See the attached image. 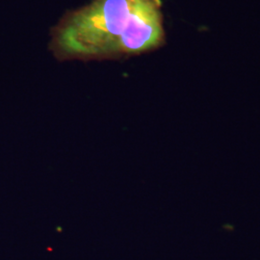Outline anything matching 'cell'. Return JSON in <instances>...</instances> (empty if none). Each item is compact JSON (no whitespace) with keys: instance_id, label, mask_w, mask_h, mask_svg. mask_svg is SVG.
<instances>
[{"instance_id":"cell-1","label":"cell","mask_w":260,"mask_h":260,"mask_svg":"<svg viewBox=\"0 0 260 260\" xmlns=\"http://www.w3.org/2000/svg\"><path fill=\"white\" fill-rule=\"evenodd\" d=\"M165 34L160 0H93L71 11L51 31L59 60H103L161 47Z\"/></svg>"}]
</instances>
